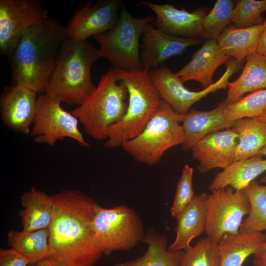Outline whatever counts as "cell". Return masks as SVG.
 Masks as SVG:
<instances>
[{"instance_id": "30", "label": "cell", "mask_w": 266, "mask_h": 266, "mask_svg": "<svg viewBox=\"0 0 266 266\" xmlns=\"http://www.w3.org/2000/svg\"><path fill=\"white\" fill-rule=\"evenodd\" d=\"M234 6L231 0H216L203 19L200 38L217 41L231 22Z\"/></svg>"}, {"instance_id": "34", "label": "cell", "mask_w": 266, "mask_h": 266, "mask_svg": "<svg viewBox=\"0 0 266 266\" xmlns=\"http://www.w3.org/2000/svg\"><path fill=\"white\" fill-rule=\"evenodd\" d=\"M193 168L185 165L177 183L173 204L170 209L172 216L176 218L192 201L195 195L193 188Z\"/></svg>"}, {"instance_id": "32", "label": "cell", "mask_w": 266, "mask_h": 266, "mask_svg": "<svg viewBox=\"0 0 266 266\" xmlns=\"http://www.w3.org/2000/svg\"><path fill=\"white\" fill-rule=\"evenodd\" d=\"M218 243L206 237L184 250L179 266H220Z\"/></svg>"}, {"instance_id": "29", "label": "cell", "mask_w": 266, "mask_h": 266, "mask_svg": "<svg viewBox=\"0 0 266 266\" xmlns=\"http://www.w3.org/2000/svg\"><path fill=\"white\" fill-rule=\"evenodd\" d=\"M250 204V212L243 219L239 232L262 233L266 230V185L253 181L242 190Z\"/></svg>"}, {"instance_id": "40", "label": "cell", "mask_w": 266, "mask_h": 266, "mask_svg": "<svg viewBox=\"0 0 266 266\" xmlns=\"http://www.w3.org/2000/svg\"><path fill=\"white\" fill-rule=\"evenodd\" d=\"M258 155L265 156L266 157V146L260 150Z\"/></svg>"}, {"instance_id": "20", "label": "cell", "mask_w": 266, "mask_h": 266, "mask_svg": "<svg viewBox=\"0 0 266 266\" xmlns=\"http://www.w3.org/2000/svg\"><path fill=\"white\" fill-rule=\"evenodd\" d=\"M203 193L195 196L192 201L176 218V238L168 246L170 251L186 250L192 240L205 232L207 225V198Z\"/></svg>"}, {"instance_id": "16", "label": "cell", "mask_w": 266, "mask_h": 266, "mask_svg": "<svg viewBox=\"0 0 266 266\" xmlns=\"http://www.w3.org/2000/svg\"><path fill=\"white\" fill-rule=\"evenodd\" d=\"M237 134L228 128L209 134L191 150L198 162V170L202 174L215 168L224 169L235 160Z\"/></svg>"}, {"instance_id": "9", "label": "cell", "mask_w": 266, "mask_h": 266, "mask_svg": "<svg viewBox=\"0 0 266 266\" xmlns=\"http://www.w3.org/2000/svg\"><path fill=\"white\" fill-rule=\"evenodd\" d=\"M226 70L216 82L201 91L195 92L187 89L184 82L165 65L149 70L150 77L162 100L177 113L184 115L191 106L208 94L218 90L226 89L231 76L242 66L243 61L230 59Z\"/></svg>"}, {"instance_id": "21", "label": "cell", "mask_w": 266, "mask_h": 266, "mask_svg": "<svg viewBox=\"0 0 266 266\" xmlns=\"http://www.w3.org/2000/svg\"><path fill=\"white\" fill-rule=\"evenodd\" d=\"M266 171V159L262 156L236 160L215 175L209 189L212 191L229 186L242 191Z\"/></svg>"}, {"instance_id": "27", "label": "cell", "mask_w": 266, "mask_h": 266, "mask_svg": "<svg viewBox=\"0 0 266 266\" xmlns=\"http://www.w3.org/2000/svg\"><path fill=\"white\" fill-rule=\"evenodd\" d=\"M231 128L238 136L236 161L257 156L266 146V123L258 117L238 119Z\"/></svg>"}, {"instance_id": "23", "label": "cell", "mask_w": 266, "mask_h": 266, "mask_svg": "<svg viewBox=\"0 0 266 266\" xmlns=\"http://www.w3.org/2000/svg\"><path fill=\"white\" fill-rule=\"evenodd\" d=\"M266 27V20L260 25L250 27L228 26L217 42L226 55L242 61L248 56L257 53L261 34Z\"/></svg>"}, {"instance_id": "31", "label": "cell", "mask_w": 266, "mask_h": 266, "mask_svg": "<svg viewBox=\"0 0 266 266\" xmlns=\"http://www.w3.org/2000/svg\"><path fill=\"white\" fill-rule=\"evenodd\" d=\"M266 109V89L244 96L238 101L227 104L225 114L227 119L234 122L244 118L258 117Z\"/></svg>"}, {"instance_id": "28", "label": "cell", "mask_w": 266, "mask_h": 266, "mask_svg": "<svg viewBox=\"0 0 266 266\" xmlns=\"http://www.w3.org/2000/svg\"><path fill=\"white\" fill-rule=\"evenodd\" d=\"M49 229L27 232L11 230L7 234L8 245L26 257L30 265H36L46 260L49 244Z\"/></svg>"}, {"instance_id": "12", "label": "cell", "mask_w": 266, "mask_h": 266, "mask_svg": "<svg viewBox=\"0 0 266 266\" xmlns=\"http://www.w3.org/2000/svg\"><path fill=\"white\" fill-rule=\"evenodd\" d=\"M48 13L38 0H0V53L10 56L29 30Z\"/></svg>"}, {"instance_id": "8", "label": "cell", "mask_w": 266, "mask_h": 266, "mask_svg": "<svg viewBox=\"0 0 266 266\" xmlns=\"http://www.w3.org/2000/svg\"><path fill=\"white\" fill-rule=\"evenodd\" d=\"M92 228L97 246L108 256L115 251L133 248L145 233L138 215L125 205L105 208L99 205Z\"/></svg>"}, {"instance_id": "25", "label": "cell", "mask_w": 266, "mask_h": 266, "mask_svg": "<svg viewBox=\"0 0 266 266\" xmlns=\"http://www.w3.org/2000/svg\"><path fill=\"white\" fill-rule=\"evenodd\" d=\"M227 88V104L238 101L247 93L266 89V57L257 53L246 57L241 73Z\"/></svg>"}, {"instance_id": "7", "label": "cell", "mask_w": 266, "mask_h": 266, "mask_svg": "<svg viewBox=\"0 0 266 266\" xmlns=\"http://www.w3.org/2000/svg\"><path fill=\"white\" fill-rule=\"evenodd\" d=\"M149 15L143 18L132 16L123 4L117 21L111 30L95 35L100 45V58H104L113 67L124 70L143 69L139 52V41L145 26L154 21Z\"/></svg>"}, {"instance_id": "17", "label": "cell", "mask_w": 266, "mask_h": 266, "mask_svg": "<svg viewBox=\"0 0 266 266\" xmlns=\"http://www.w3.org/2000/svg\"><path fill=\"white\" fill-rule=\"evenodd\" d=\"M141 62L143 68H158L168 58L182 54L192 45L202 43L200 38L171 35L154 27L151 23L145 27L142 34Z\"/></svg>"}, {"instance_id": "4", "label": "cell", "mask_w": 266, "mask_h": 266, "mask_svg": "<svg viewBox=\"0 0 266 266\" xmlns=\"http://www.w3.org/2000/svg\"><path fill=\"white\" fill-rule=\"evenodd\" d=\"M114 68L119 81L127 88L129 100L124 116L108 129L107 139L104 143L108 149L121 147L124 143L138 135L163 102L148 70Z\"/></svg>"}, {"instance_id": "24", "label": "cell", "mask_w": 266, "mask_h": 266, "mask_svg": "<svg viewBox=\"0 0 266 266\" xmlns=\"http://www.w3.org/2000/svg\"><path fill=\"white\" fill-rule=\"evenodd\" d=\"M20 201L24 208L19 212L23 230L32 232L49 228L53 205L51 196L32 187L22 194Z\"/></svg>"}, {"instance_id": "35", "label": "cell", "mask_w": 266, "mask_h": 266, "mask_svg": "<svg viewBox=\"0 0 266 266\" xmlns=\"http://www.w3.org/2000/svg\"><path fill=\"white\" fill-rule=\"evenodd\" d=\"M29 261L12 248L0 249V266H27Z\"/></svg>"}, {"instance_id": "18", "label": "cell", "mask_w": 266, "mask_h": 266, "mask_svg": "<svg viewBox=\"0 0 266 266\" xmlns=\"http://www.w3.org/2000/svg\"><path fill=\"white\" fill-rule=\"evenodd\" d=\"M230 59L216 40L207 39L193 55L190 61L175 73L183 82L195 81L205 89L214 83L213 77L218 68Z\"/></svg>"}, {"instance_id": "36", "label": "cell", "mask_w": 266, "mask_h": 266, "mask_svg": "<svg viewBox=\"0 0 266 266\" xmlns=\"http://www.w3.org/2000/svg\"><path fill=\"white\" fill-rule=\"evenodd\" d=\"M254 266H266V243L261 250L254 255Z\"/></svg>"}, {"instance_id": "5", "label": "cell", "mask_w": 266, "mask_h": 266, "mask_svg": "<svg viewBox=\"0 0 266 266\" xmlns=\"http://www.w3.org/2000/svg\"><path fill=\"white\" fill-rule=\"evenodd\" d=\"M127 94L126 86L119 81L115 68L110 67L85 101L71 113L87 134L96 140L105 141L109 128L126 113Z\"/></svg>"}, {"instance_id": "14", "label": "cell", "mask_w": 266, "mask_h": 266, "mask_svg": "<svg viewBox=\"0 0 266 266\" xmlns=\"http://www.w3.org/2000/svg\"><path fill=\"white\" fill-rule=\"evenodd\" d=\"M37 93L15 83L5 88L0 98V110L4 124L15 132L31 133L37 108Z\"/></svg>"}, {"instance_id": "6", "label": "cell", "mask_w": 266, "mask_h": 266, "mask_svg": "<svg viewBox=\"0 0 266 266\" xmlns=\"http://www.w3.org/2000/svg\"><path fill=\"white\" fill-rule=\"evenodd\" d=\"M184 115L163 100L144 130L121 147L139 163L148 166L159 163L168 150L184 143L185 136L180 124Z\"/></svg>"}, {"instance_id": "37", "label": "cell", "mask_w": 266, "mask_h": 266, "mask_svg": "<svg viewBox=\"0 0 266 266\" xmlns=\"http://www.w3.org/2000/svg\"><path fill=\"white\" fill-rule=\"evenodd\" d=\"M257 53L266 57V27L261 34Z\"/></svg>"}, {"instance_id": "13", "label": "cell", "mask_w": 266, "mask_h": 266, "mask_svg": "<svg viewBox=\"0 0 266 266\" xmlns=\"http://www.w3.org/2000/svg\"><path fill=\"white\" fill-rule=\"evenodd\" d=\"M91 1L79 7L66 27L68 37L80 40L112 29L116 24L121 0H100L91 5Z\"/></svg>"}, {"instance_id": "3", "label": "cell", "mask_w": 266, "mask_h": 266, "mask_svg": "<svg viewBox=\"0 0 266 266\" xmlns=\"http://www.w3.org/2000/svg\"><path fill=\"white\" fill-rule=\"evenodd\" d=\"M99 58L98 49L87 40L67 37L44 94L61 103L81 105L96 88L91 69Z\"/></svg>"}, {"instance_id": "26", "label": "cell", "mask_w": 266, "mask_h": 266, "mask_svg": "<svg viewBox=\"0 0 266 266\" xmlns=\"http://www.w3.org/2000/svg\"><path fill=\"white\" fill-rule=\"evenodd\" d=\"M148 245L141 257L109 266H179L184 250L170 251L166 236L149 229L141 241Z\"/></svg>"}, {"instance_id": "2", "label": "cell", "mask_w": 266, "mask_h": 266, "mask_svg": "<svg viewBox=\"0 0 266 266\" xmlns=\"http://www.w3.org/2000/svg\"><path fill=\"white\" fill-rule=\"evenodd\" d=\"M67 37L66 27L49 17L31 28L10 56L15 83L44 93Z\"/></svg>"}, {"instance_id": "33", "label": "cell", "mask_w": 266, "mask_h": 266, "mask_svg": "<svg viewBox=\"0 0 266 266\" xmlns=\"http://www.w3.org/2000/svg\"><path fill=\"white\" fill-rule=\"evenodd\" d=\"M266 11V0H238L233 12L231 22L236 27L246 28L262 24V13Z\"/></svg>"}, {"instance_id": "11", "label": "cell", "mask_w": 266, "mask_h": 266, "mask_svg": "<svg viewBox=\"0 0 266 266\" xmlns=\"http://www.w3.org/2000/svg\"><path fill=\"white\" fill-rule=\"evenodd\" d=\"M207 198L205 233L212 241L218 243L225 234L239 233L243 218L250 212V204L242 191L231 187L211 191Z\"/></svg>"}, {"instance_id": "39", "label": "cell", "mask_w": 266, "mask_h": 266, "mask_svg": "<svg viewBox=\"0 0 266 266\" xmlns=\"http://www.w3.org/2000/svg\"><path fill=\"white\" fill-rule=\"evenodd\" d=\"M258 118L263 121L266 123V109L262 112Z\"/></svg>"}, {"instance_id": "41", "label": "cell", "mask_w": 266, "mask_h": 266, "mask_svg": "<svg viewBox=\"0 0 266 266\" xmlns=\"http://www.w3.org/2000/svg\"><path fill=\"white\" fill-rule=\"evenodd\" d=\"M261 181L263 183H266V174L261 178Z\"/></svg>"}, {"instance_id": "1", "label": "cell", "mask_w": 266, "mask_h": 266, "mask_svg": "<svg viewBox=\"0 0 266 266\" xmlns=\"http://www.w3.org/2000/svg\"><path fill=\"white\" fill-rule=\"evenodd\" d=\"M51 196L47 260L53 266H95L103 254L92 228L99 204L77 190H64Z\"/></svg>"}, {"instance_id": "10", "label": "cell", "mask_w": 266, "mask_h": 266, "mask_svg": "<svg viewBox=\"0 0 266 266\" xmlns=\"http://www.w3.org/2000/svg\"><path fill=\"white\" fill-rule=\"evenodd\" d=\"M61 104L44 93L38 95L36 111L30 133L33 141L53 146L57 141L68 137L82 146H89L79 129L78 119L64 110Z\"/></svg>"}, {"instance_id": "38", "label": "cell", "mask_w": 266, "mask_h": 266, "mask_svg": "<svg viewBox=\"0 0 266 266\" xmlns=\"http://www.w3.org/2000/svg\"><path fill=\"white\" fill-rule=\"evenodd\" d=\"M36 266H53L52 264L47 259L37 263Z\"/></svg>"}, {"instance_id": "19", "label": "cell", "mask_w": 266, "mask_h": 266, "mask_svg": "<svg viewBox=\"0 0 266 266\" xmlns=\"http://www.w3.org/2000/svg\"><path fill=\"white\" fill-rule=\"evenodd\" d=\"M227 104L225 100L211 110L192 109L184 115L182 126L185 140L181 145L183 151L191 150L210 133L232 127L234 122L229 121L225 114Z\"/></svg>"}, {"instance_id": "15", "label": "cell", "mask_w": 266, "mask_h": 266, "mask_svg": "<svg viewBox=\"0 0 266 266\" xmlns=\"http://www.w3.org/2000/svg\"><path fill=\"white\" fill-rule=\"evenodd\" d=\"M145 6L156 14L157 28L167 34L185 38H200L203 19L207 13L204 7L192 12L179 9L166 3L159 4L148 0H141L137 6Z\"/></svg>"}, {"instance_id": "22", "label": "cell", "mask_w": 266, "mask_h": 266, "mask_svg": "<svg viewBox=\"0 0 266 266\" xmlns=\"http://www.w3.org/2000/svg\"><path fill=\"white\" fill-rule=\"evenodd\" d=\"M266 243L263 233H239L227 234L218 242L220 266H242L250 256L254 255Z\"/></svg>"}]
</instances>
